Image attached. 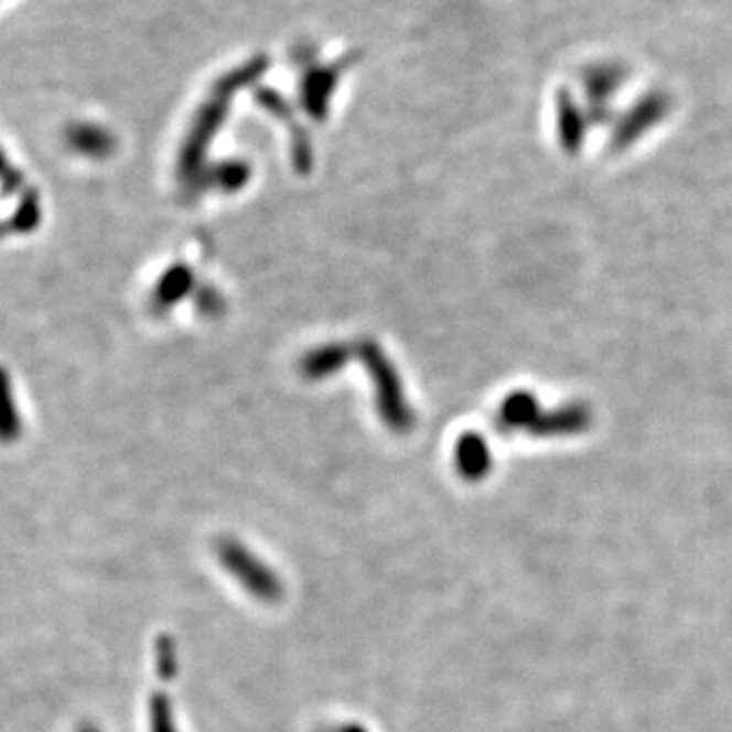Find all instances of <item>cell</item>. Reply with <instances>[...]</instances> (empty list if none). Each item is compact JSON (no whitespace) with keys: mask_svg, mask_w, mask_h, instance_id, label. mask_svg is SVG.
<instances>
[{"mask_svg":"<svg viewBox=\"0 0 732 732\" xmlns=\"http://www.w3.org/2000/svg\"><path fill=\"white\" fill-rule=\"evenodd\" d=\"M590 125L586 106L575 100L572 92L562 90L558 94V132L563 149L568 153H578L589 137Z\"/></svg>","mask_w":732,"mask_h":732,"instance_id":"4","label":"cell"},{"mask_svg":"<svg viewBox=\"0 0 732 732\" xmlns=\"http://www.w3.org/2000/svg\"><path fill=\"white\" fill-rule=\"evenodd\" d=\"M218 560L224 570L235 578L250 596L274 602L283 596V582L273 570L243 543L226 539L218 546Z\"/></svg>","mask_w":732,"mask_h":732,"instance_id":"3","label":"cell"},{"mask_svg":"<svg viewBox=\"0 0 732 732\" xmlns=\"http://www.w3.org/2000/svg\"><path fill=\"white\" fill-rule=\"evenodd\" d=\"M676 100L669 92L652 88L643 92L639 98L618 112L613 122V131L609 137V151L625 153L633 144L639 143L643 137L657 129L674 112Z\"/></svg>","mask_w":732,"mask_h":732,"instance_id":"1","label":"cell"},{"mask_svg":"<svg viewBox=\"0 0 732 732\" xmlns=\"http://www.w3.org/2000/svg\"><path fill=\"white\" fill-rule=\"evenodd\" d=\"M14 409L11 407V392L7 385V377L0 370V433L14 432Z\"/></svg>","mask_w":732,"mask_h":732,"instance_id":"6","label":"cell"},{"mask_svg":"<svg viewBox=\"0 0 732 732\" xmlns=\"http://www.w3.org/2000/svg\"><path fill=\"white\" fill-rule=\"evenodd\" d=\"M332 732H366L363 726H356V724H346V726H341V729H336V731Z\"/></svg>","mask_w":732,"mask_h":732,"instance_id":"7","label":"cell"},{"mask_svg":"<svg viewBox=\"0 0 732 732\" xmlns=\"http://www.w3.org/2000/svg\"><path fill=\"white\" fill-rule=\"evenodd\" d=\"M628 79V67L616 60L592 62L580 74V86L586 100L592 127H606L615 122L616 112L613 100L616 94L625 88Z\"/></svg>","mask_w":732,"mask_h":732,"instance_id":"2","label":"cell"},{"mask_svg":"<svg viewBox=\"0 0 732 732\" xmlns=\"http://www.w3.org/2000/svg\"><path fill=\"white\" fill-rule=\"evenodd\" d=\"M594 423V411L586 403H568L548 416H537L529 428L537 435H578L589 432Z\"/></svg>","mask_w":732,"mask_h":732,"instance_id":"5","label":"cell"}]
</instances>
